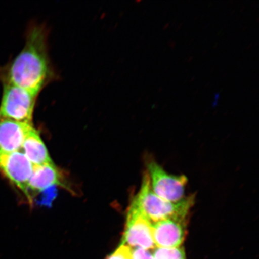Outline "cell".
<instances>
[{"instance_id":"obj_6","label":"cell","mask_w":259,"mask_h":259,"mask_svg":"<svg viewBox=\"0 0 259 259\" xmlns=\"http://www.w3.org/2000/svg\"><path fill=\"white\" fill-rule=\"evenodd\" d=\"M34 165L21 151H0V171L23 192L31 200L28 190L30 180Z\"/></svg>"},{"instance_id":"obj_7","label":"cell","mask_w":259,"mask_h":259,"mask_svg":"<svg viewBox=\"0 0 259 259\" xmlns=\"http://www.w3.org/2000/svg\"><path fill=\"white\" fill-rule=\"evenodd\" d=\"M186 219H169L152 222L154 244L159 248L181 247L186 235Z\"/></svg>"},{"instance_id":"obj_3","label":"cell","mask_w":259,"mask_h":259,"mask_svg":"<svg viewBox=\"0 0 259 259\" xmlns=\"http://www.w3.org/2000/svg\"><path fill=\"white\" fill-rule=\"evenodd\" d=\"M38 95L12 84H4L0 118L32 124Z\"/></svg>"},{"instance_id":"obj_2","label":"cell","mask_w":259,"mask_h":259,"mask_svg":"<svg viewBox=\"0 0 259 259\" xmlns=\"http://www.w3.org/2000/svg\"><path fill=\"white\" fill-rule=\"evenodd\" d=\"M134 202L151 222L169 219H187L194 204V197H185L178 202L166 201L152 190L150 178L145 174L140 192Z\"/></svg>"},{"instance_id":"obj_10","label":"cell","mask_w":259,"mask_h":259,"mask_svg":"<svg viewBox=\"0 0 259 259\" xmlns=\"http://www.w3.org/2000/svg\"><path fill=\"white\" fill-rule=\"evenodd\" d=\"M55 186H63L61 174L56 165L34 166L33 171L28 182V190L41 192Z\"/></svg>"},{"instance_id":"obj_1","label":"cell","mask_w":259,"mask_h":259,"mask_svg":"<svg viewBox=\"0 0 259 259\" xmlns=\"http://www.w3.org/2000/svg\"><path fill=\"white\" fill-rule=\"evenodd\" d=\"M54 77L48 54L47 31L44 26L32 25L24 48L8 68L5 83L38 95Z\"/></svg>"},{"instance_id":"obj_13","label":"cell","mask_w":259,"mask_h":259,"mask_svg":"<svg viewBox=\"0 0 259 259\" xmlns=\"http://www.w3.org/2000/svg\"><path fill=\"white\" fill-rule=\"evenodd\" d=\"M133 259H154L152 252L141 248H132Z\"/></svg>"},{"instance_id":"obj_11","label":"cell","mask_w":259,"mask_h":259,"mask_svg":"<svg viewBox=\"0 0 259 259\" xmlns=\"http://www.w3.org/2000/svg\"><path fill=\"white\" fill-rule=\"evenodd\" d=\"M152 254L154 259H186L183 247L159 248L153 249Z\"/></svg>"},{"instance_id":"obj_8","label":"cell","mask_w":259,"mask_h":259,"mask_svg":"<svg viewBox=\"0 0 259 259\" xmlns=\"http://www.w3.org/2000/svg\"><path fill=\"white\" fill-rule=\"evenodd\" d=\"M33 127L32 124L0 118V151L11 153L20 150Z\"/></svg>"},{"instance_id":"obj_4","label":"cell","mask_w":259,"mask_h":259,"mask_svg":"<svg viewBox=\"0 0 259 259\" xmlns=\"http://www.w3.org/2000/svg\"><path fill=\"white\" fill-rule=\"evenodd\" d=\"M148 170L151 189L157 196L170 202L185 198L186 177L168 174L154 161L149 162Z\"/></svg>"},{"instance_id":"obj_5","label":"cell","mask_w":259,"mask_h":259,"mask_svg":"<svg viewBox=\"0 0 259 259\" xmlns=\"http://www.w3.org/2000/svg\"><path fill=\"white\" fill-rule=\"evenodd\" d=\"M152 222L133 201L127 213L121 244L133 248L149 250L155 248L151 229Z\"/></svg>"},{"instance_id":"obj_9","label":"cell","mask_w":259,"mask_h":259,"mask_svg":"<svg viewBox=\"0 0 259 259\" xmlns=\"http://www.w3.org/2000/svg\"><path fill=\"white\" fill-rule=\"evenodd\" d=\"M21 149L34 166L54 164L40 134L34 127L28 133Z\"/></svg>"},{"instance_id":"obj_12","label":"cell","mask_w":259,"mask_h":259,"mask_svg":"<svg viewBox=\"0 0 259 259\" xmlns=\"http://www.w3.org/2000/svg\"><path fill=\"white\" fill-rule=\"evenodd\" d=\"M107 259H133L132 248L121 244Z\"/></svg>"}]
</instances>
